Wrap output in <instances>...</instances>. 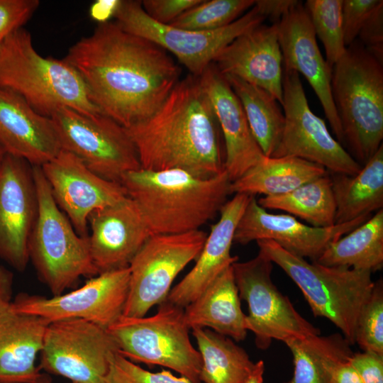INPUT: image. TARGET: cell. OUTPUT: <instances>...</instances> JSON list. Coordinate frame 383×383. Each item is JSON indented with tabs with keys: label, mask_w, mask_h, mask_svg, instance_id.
Masks as SVG:
<instances>
[{
	"label": "cell",
	"mask_w": 383,
	"mask_h": 383,
	"mask_svg": "<svg viewBox=\"0 0 383 383\" xmlns=\"http://www.w3.org/2000/svg\"><path fill=\"white\" fill-rule=\"evenodd\" d=\"M64 60L79 74L94 103L126 128L154 114L181 73L167 51L116 22L99 23Z\"/></svg>",
	"instance_id": "1"
},
{
	"label": "cell",
	"mask_w": 383,
	"mask_h": 383,
	"mask_svg": "<svg viewBox=\"0 0 383 383\" xmlns=\"http://www.w3.org/2000/svg\"><path fill=\"white\" fill-rule=\"evenodd\" d=\"M219 125L198 77L179 80L150 118L126 128L141 169L182 170L200 178L224 170Z\"/></svg>",
	"instance_id": "2"
},
{
	"label": "cell",
	"mask_w": 383,
	"mask_h": 383,
	"mask_svg": "<svg viewBox=\"0 0 383 383\" xmlns=\"http://www.w3.org/2000/svg\"><path fill=\"white\" fill-rule=\"evenodd\" d=\"M138 205L152 235L199 230L227 201L231 181L224 170L200 178L182 170L125 174L120 182Z\"/></svg>",
	"instance_id": "3"
},
{
	"label": "cell",
	"mask_w": 383,
	"mask_h": 383,
	"mask_svg": "<svg viewBox=\"0 0 383 383\" xmlns=\"http://www.w3.org/2000/svg\"><path fill=\"white\" fill-rule=\"evenodd\" d=\"M0 87L18 94L46 117L62 107L86 114L104 113L75 69L64 59L42 57L23 28L1 42Z\"/></svg>",
	"instance_id": "4"
},
{
	"label": "cell",
	"mask_w": 383,
	"mask_h": 383,
	"mask_svg": "<svg viewBox=\"0 0 383 383\" xmlns=\"http://www.w3.org/2000/svg\"><path fill=\"white\" fill-rule=\"evenodd\" d=\"M331 87L343 144L364 165L382 145L383 61L356 40L333 65Z\"/></svg>",
	"instance_id": "5"
},
{
	"label": "cell",
	"mask_w": 383,
	"mask_h": 383,
	"mask_svg": "<svg viewBox=\"0 0 383 383\" xmlns=\"http://www.w3.org/2000/svg\"><path fill=\"white\" fill-rule=\"evenodd\" d=\"M259 252L280 267L301 291L316 317L329 320L350 345L360 313L374 287L372 272L328 267L292 254L274 241H256Z\"/></svg>",
	"instance_id": "6"
},
{
	"label": "cell",
	"mask_w": 383,
	"mask_h": 383,
	"mask_svg": "<svg viewBox=\"0 0 383 383\" xmlns=\"http://www.w3.org/2000/svg\"><path fill=\"white\" fill-rule=\"evenodd\" d=\"M33 166L38 213L28 242V256L40 281L53 296L72 287L82 276L99 274L88 237L79 235L55 201L40 166Z\"/></svg>",
	"instance_id": "7"
},
{
	"label": "cell",
	"mask_w": 383,
	"mask_h": 383,
	"mask_svg": "<svg viewBox=\"0 0 383 383\" xmlns=\"http://www.w3.org/2000/svg\"><path fill=\"white\" fill-rule=\"evenodd\" d=\"M107 329L126 358L167 367L201 383V357L190 340L184 308L165 300L154 315L122 316Z\"/></svg>",
	"instance_id": "8"
},
{
	"label": "cell",
	"mask_w": 383,
	"mask_h": 383,
	"mask_svg": "<svg viewBox=\"0 0 383 383\" xmlns=\"http://www.w3.org/2000/svg\"><path fill=\"white\" fill-rule=\"evenodd\" d=\"M50 118L62 150L101 177L120 183L125 174L141 169L126 128L104 113L86 114L62 107Z\"/></svg>",
	"instance_id": "9"
},
{
	"label": "cell",
	"mask_w": 383,
	"mask_h": 383,
	"mask_svg": "<svg viewBox=\"0 0 383 383\" xmlns=\"http://www.w3.org/2000/svg\"><path fill=\"white\" fill-rule=\"evenodd\" d=\"M123 30L158 45L199 77L234 39L262 24L265 18L254 5L232 23L214 30H190L162 24L145 12L140 1H120L114 16Z\"/></svg>",
	"instance_id": "10"
},
{
	"label": "cell",
	"mask_w": 383,
	"mask_h": 383,
	"mask_svg": "<svg viewBox=\"0 0 383 383\" xmlns=\"http://www.w3.org/2000/svg\"><path fill=\"white\" fill-rule=\"evenodd\" d=\"M240 299L248 306L247 331L253 333L257 348L267 349L273 340H285L320 335V330L295 309L273 283V262L261 252L245 262L233 264Z\"/></svg>",
	"instance_id": "11"
},
{
	"label": "cell",
	"mask_w": 383,
	"mask_h": 383,
	"mask_svg": "<svg viewBox=\"0 0 383 383\" xmlns=\"http://www.w3.org/2000/svg\"><path fill=\"white\" fill-rule=\"evenodd\" d=\"M206 238L199 229L150 235L128 265L129 292L123 316H145L164 301L177 274L196 260Z\"/></svg>",
	"instance_id": "12"
},
{
	"label": "cell",
	"mask_w": 383,
	"mask_h": 383,
	"mask_svg": "<svg viewBox=\"0 0 383 383\" xmlns=\"http://www.w3.org/2000/svg\"><path fill=\"white\" fill-rule=\"evenodd\" d=\"M118 353L107 328L84 319L52 321L45 331L38 368L73 383H101Z\"/></svg>",
	"instance_id": "13"
},
{
	"label": "cell",
	"mask_w": 383,
	"mask_h": 383,
	"mask_svg": "<svg viewBox=\"0 0 383 383\" xmlns=\"http://www.w3.org/2000/svg\"><path fill=\"white\" fill-rule=\"evenodd\" d=\"M284 126L272 157L292 156L319 165L333 174L354 175L362 167L310 109L300 75L283 71Z\"/></svg>",
	"instance_id": "14"
},
{
	"label": "cell",
	"mask_w": 383,
	"mask_h": 383,
	"mask_svg": "<svg viewBox=\"0 0 383 383\" xmlns=\"http://www.w3.org/2000/svg\"><path fill=\"white\" fill-rule=\"evenodd\" d=\"M129 284L128 267L99 273L68 293L49 298L18 294L11 303L16 311L50 322L78 318L108 328L123 314Z\"/></svg>",
	"instance_id": "15"
},
{
	"label": "cell",
	"mask_w": 383,
	"mask_h": 383,
	"mask_svg": "<svg viewBox=\"0 0 383 383\" xmlns=\"http://www.w3.org/2000/svg\"><path fill=\"white\" fill-rule=\"evenodd\" d=\"M37 213L33 166L6 153L0 163V257L18 272L29 262L28 242Z\"/></svg>",
	"instance_id": "16"
},
{
	"label": "cell",
	"mask_w": 383,
	"mask_h": 383,
	"mask_svg": "<svg viewBox=\"0 0 383 383\" xmlns=\"http://www.w3.org/2000/svg\"><path fill=\"white\" fill-rule=\"evenodd\" d=\"M40 167L55 201L81 236L88 237L91 213L128 196L121 183L101 177L66 150Z\"/></svg>",
	"instance_id": "17"
},
{
	"label": "cell",
	"mask_w": 383,
	"mask_h": 383,
	"mask_svg": "<svg viewBox=\"0 0 383 383\" xmlns=\"http://www.w3.org/2000/svg\"><path fill=\"white\" fill-rule=\"evenodd\" d=\"M372 214L328 228L305 225L289 214L269 213L252 196L235 231L233 243L274 241L287 251L316 261L326 247L364 223Z\"/></svg>",
	"instance_id": "18"
},
{
	"label": "cell",
	"mask_w": 383,
	"mask_h": 383,
	"mask_svg": "<svg viewBox=\"0 0 383 383\" xmlns=\"http://www.w3.org/2000/svg\"><path fill=\"white\" fill-rule=\"evenodd\" d=\"M283 71L301 73L313 89L325 116L343 145L340 123L331 94V72L316 41L309 15L299 1L277 24Z\"/></svg>",
	"instance_id": "19"
},
{
	"label": "cell",
	"mask_w": 383,
	"mask_h": 383,
	"mask_svg": "<svg viewBox=\"0 0 383 383\" xmlns=\"http://www.w3.org/2000/svg\"><path fill=\"white\" fill-rule=\"evenodd\" d=\"M92 261L99 274L128 267L152 235L136 203L128 196L89 217Z\"/></svg>",
	"instance_id": "20"
},
{
	"label": "cell",
	"mask_w": 383,
	"mask_h": 383,
	"mask_svg": "<svg viewBox=\"0 0 383 383\" xmlns=\"http://www.w3.org/2000/svg\"><path fill=\"white\" fill-rule=\"evenodd\" d=\"M223 75L238 77L283 103L282 55L277 24H260L226 46L212 62Z\"/></svg>",
	"instance_id": "21"
},
{
	"label": "cell",
	"mask_w": 383,
	"mask_h": 383,
	"mask_svg": "<svg viewBox=\"0 0 383 383\" xmlns=\"http://www.w3.org/2000/svg\"><path fill=\"white\" fill-rule=\"evenodd\" d=\"M224 140V170L233 182L254 166L264 154L255 139L243 106L226 79L211 63L198 77Z\"/></svg>",
	"instance_id": "22"
},
{
	"label": "cell",
	"mask_w": 383,
	"mask_h": 383,
	"mask_svg": "<svg viewBox=\"0 0 383 383\" xmlns=\"http://www.w3.org/2000/svg\"><path fill=\"white\" fill-rule=\"evenodd\" d=\"M252 196L235 194L222 206L193 268L170 291L167 301L182 308L194 301L226 269L238 260L231 254L236 226Z\"/></svg>",
	"instance_id": "23"
},
{
	"label": "cell",
	"mask_w": 383,
	"mask_h": 383,
	"mask_svg": "<svg viewBox=\"0 0 383 383\" xmlns=\"http://www.w3.org/2000/svg\"><path fill=\"white\" fill-rule=\"evenodd\" d=\"M0 144L6 153L42 166L62 150L52 122L23 98L0 87Z\"/></svg>",
	"instance_id": "24"
},
{
	"label": "cell",
	"mask_w": 383,
	"mask_h": 383,
	"mask_svg": "<svg viewBox=\"0 0 383 383\" xmlns=\"http://www.w3.org/2000/svg\"><path fill=\"white\" fill-rule=\"evenodd\" d=\"M50 323L38 316L16 311L11 302L0 304V383H38L35 365Z\"/></svg>",
	"instance_id": "25"
},
{
	"label": "cell",
	"mask_w": 383,
	"mask_h": 383,
	"mask_svg": "<svg viewBox=\"0 0 383 383\" xmlns=\"http://www.w3.org/2000/svg\"><path fill=\"white\" fill-rule=\"evenodd\" d=\"M189 329L204 328L235 341L247 335L245 316L235 284L233 265L221 272L192 303L184 308Z\"/></svg>",
	"instance_id": "26"
},
{
	"label": "cell",
	"mask_w": 383,
	"mask_h": 383,
	"mask_svg": "<svg viewBox=\"0 0 383 383\" xmlns=\"http://www.w3.org/2000/svg\"><path fill=\"white\" fill-rule=\"evenodd\" d=\"M328 174L322 166L292 156L264 155L254 166L231 183V194L265 196L287 193Z\"/></svg>",
	"instance_id": "27"
},
{
	"label": "cell",
	"mask_w": 383,
	"mask_h": 383,
	"mask_svg": "<svg viewBox=\"0 0 383 383\" xmlns=\"http://www.w3.org/2000/svg\"><path fill=\"white\" fill-rule=\"evenodd\" d=\"M335 224L350 222L383 208V145L354 175L333 174Z\"/></svg>",
	"instance_id": "28"
},
{
	"label": "cell",
	"mask_w": 383,
	"mask_h": 383,
	"mask_svg": "<svg viewBox=\"0 0 383 383\" xmlns=\"http://www.w3.org/2000/svg\"><path fill=\"white\" fill-rule=\"evenodd\" d=\"M284 343L292 354L294 372L283 383H330L334 367L349 361L353 354L340 333L294 338Z\"/></svg>",
	"instance_id": "29"
},
{
	"label": "cell",
	"mask_w": 383,
	"mask_h": 383,
	"mask_svg": "<svg viewBox=\"0 0 383 383\" xmlns=\"http://www.w3.org/2000/svg\"><path fill=\"white\" fill-rule=\"evenodd\" d=\"M316 262L376 272L383 266V209L364 223L331 243Z\"/></svg>",
	"instance_id": "30"
},
{
	"label": "cell",
	"mask_w": 383,
	"mask_h": 383,
	"mask_svg": "<svg viewBox=\"0 0 383 383\" xmlns=\"http://www.w3.org/2000/svg\"><path fill=\"white\" fill-rule=\"evenodd\" d=\"M192 331L202 361L201 383H243L245 380L255 362L243 348L211 329Z\"/></svg>",
	"instance_id": "31"
},
{
	"label": "cell",
	"mask_w": 383,
	"mask_h": 383,
	"mask_svg": "<svg viewBox=\"0 0 383 383\" xmlns=\"http://www.w3.org/2000/svg\"><path fill=\"white\" fill-rule=\"evenodd\" d=\"M223 76L238 98L264 155L272 157L279 145L284 126L280 104L261 87L235 76Z\"/></svg>",
	"instance_id": "32"
},
{
	"label": "cell",
	"mask_w": 383,
	"mask_h": 383,
	"mask_svg": "<svg viewBox=\"0 0 383 383\" xmlns=\"http://www.w3.org/2000/svg\"><path fill=\"white\" fill-rule=\"evenodd\" d=\"M257 203L265 209L281 210L296 216L312 226L335 225V203L331 177L328 174L287 193L261 197Z\"/></svg>",
	"instance_id": "33"
},
{
	"label": "cell",
	"mask_w": 383,
	"mask_h": 383,
	"mask_svg": "<svg viewBox=\"0 0 383 383\" xmlns=\"http://www.w3.org/2000/svg\"><path fill=\"white\" fill-rule=\"evenodd\" d=\"M342 4L343 0H307L304 4L316 36L324 47L325 60L331 69L346 50Z\"/></svg>",
	"instance_id": "34"
},
{
	"label": "cell",
	"mask_w": 383,
	"mask_h": 383,
	"mask_svg": "<svg viewBox=\"0 0 383 383\" xmlns=\"http://www.w3.org/2000/svg\"><path fill=\"white\" fill-rule=\"evenodd\" d=\"M255 4V0H202L168 25L190 30H214L232 23Z\"/></svg>",
	"instance_id": "35"
},
{
	"label": "cell",
	"mask_w": 383,
	"mask_h": 383,
	"mask_svg": "<svg viewBox=\"0 0 383 383\" xmlns=\"http://www.w3.org/2000/svg\"><path fill=\"white\" fill-rule=\"evenodd\" d=\"M355 343L363 351L383 355V284L374 282L372 292L363 306L357 322Z\"/></svg>",
	"instance_id": "36"
},
{
	"label": "cell",
	"mask_w": 383,
	"mask_h": 383,
	"mask_svg": "<svg viewBox=\"0 0 383 383\" xmlns=\"http://www.w3.org/2000/svg\"><path fill=\"white\" fill-rule=\"evenodd\" d=\"M101 383H193L187 378L174 375L162 370L152 372L146 370L119 353L112 359L106 374Z\"/></svg>",
	"instance_id": "37"
},
{
	"label": "cell",
	"mask_w": 383,
	"mask_h": 383,
	"mask_svg": "<svg viewBox=\"0 0 383 383\" xmlns=\"http://www.w3.org/2000/svg\"><path fill=\"white\" fill-rule=\"evenodd\" d=\"M382 0H343L342 23L347 47L358 37L363 25Z\"/></svg>",
	"instance_id": "38"
},
{
	"label": "cell",
	"mask_w": 383,
	"mask_h": 383,
	"mask_svg": "<svg viewBox=\"0 0 383 383\" xmlns=\"http://www.w3.org/2000/svg\"><path fill=\"white\" fill-rule=\"evenodd\" d=\"M38 6V0H0V42L21 28Z\"/></svg>",
	"instance_id": "39"
},
{
	"label": "cell",
	"mask_w": 383,
	"mask_h": 383,
	"mask_svg": "<svg viewBox=\"0 0 383 383\" xmlns=\"http://www.w3.org/2000/svg\"><path fill=\"white\" fill-rule=\"evenodd\" d=\"M202 0H144L141 1L145 12L152 19L162 24H170Z\"/></svg>",
	"instance_id": "40"
},
{
	"label": "cell",
	"mask_w": 383,
	"mask_h": 383,
	"mask_svg": "<svg viewBox=\"0 0 383 383\" xmlns=\"http://www.w3.org/2000/svg\"><path fill=\"white\" fill-rule=\"evenodd\" d=\"M357 40L376 57L383 61V1L372 12Z\"/></svg>",
	"instance_id": "41"
},
{
	"label": "cell",
	"mask_w": 383,
	"mask_h": 383,
	"mask_svg": "<svg viewBox=\"0 0 383 383\" xmlns=\"http://www.w3.org/2000/svg\"><path fill=\"white\" fill-rule=\"evenodd\" d=\"M349 363L363 383H383V355L370 351L353 353Z\"/></svg>",
	"instance_id": "42"
},
{
	"label": "cell",
	"mask_w": 383,
	"mask_h": 383,
	"mask_svg": "<svg viewBox=\"0 0 383 383\" xmlns=\"http://www.w3.org/2000/svg\"><path fill=\"white\" fill-rule=\"evenodd\" d=\"M299 2L296 0H255L254 5L265 19H270L272 24H278Z\"/></svg>",
	"instance_id": "43"
},
{
	"label": "cell",
	"mask_w": 383,
	"mask_h": 383,
	"mask_svg": "<svg viewBox=\"0 0 383 383\" xmlns=\"http://www.w3.org/2000/svg\"><path fill=\"white\" fill-rule=\"evenodd\" d=\"M120 3L119 0H99L91 6L89 13L91 18L99 23L109 22L114 16Z\"/></svg>",
	"instance_id": "44"
},
{
	"label": "cell",
	"mask_w": 383,
	"mask_h": 383,
	"mask_svg": "<svg viewBox=\"0 0 383 383\" xmlns=\"http://www.w3.org/2000/svg\"><path fill=\"white\" fill-rule=\"evenodd\" d=\"M330 383H363L349 361L337 365L331 374Z\"/></svg>",
	"instance_id": "45"
},
{
	"label": "cell",
	"mask_w": 383,
	"mask_h": 383,
	"mask_svg": "<svg viewBox=\"0 0 383 383\" xmlns=\"http://www.w3.org/2000/svg\"><path fill=\"white\" fill-rule=\"evenodd\" d=\"M13 283V273L5 267L0 266V304L11 302Z\"/></svg>",
	"instance_id": "46"
},
{
	"label": "cell",
	"mask_w": 383,
	"mask_h": 383,
	"mask_svg": "<svg viewBox=\"0 0 383 383\" xmlns=\"http://www.w3.org/2000/svg\"><path fill=\"white\" fill-rule=\"evenodd\" d=\"M264 371L263 360H258L255 363L253 370L243 383H263Z\"/></svg>",
	"instance_id": "47"
},
{
	"label": "cell",
	"mask_w": 383,
	"mask_h": 383,
	"mask_svg": "<svg viewBox=\"0 0 383 383\" xmlns=\"http://www.w3.org/2000/svg\"><path fill=\"white\" fill-rule=\"evenodd\" d=\"M38 383H52V378L48 374H43Z\"/></svg>",
	"instance_id": "48"
},
{
	"label": "cell",
	"mask_w": 383,
	"mask_h": 383,
	"mask_svg": "<svg viewBox=\"0 0 383 383\" xmlns=\"http://www.w3.org/2000/svg\"><path fill=\"white\" fill-rule=\"evenodd\" d=\"M6 151L4 150V148L1 146V145L0 144V163L2 160V159L4 158V155H6Z\"/></svg>",
	"instance_id": "49"
},
{
	"label": "cell",
	"mask_w": 383,
	"mask_h": 383,
	"mask_svg": "<svg viewBox=\"0 0 383 383\" xmlns=\"http://www.w3.org/2000/svg\"><path fill=\"white\" fill-rule=\"evenodd\" d=\"M1 42H0V47H1Z\"/></svg>",
	"instance_id": "50"
},
{
	"label": "cell",
	"mask_w": 383,
	"mask_h": 383,
	"mask_svg": "<svg viewBox=\"0 0 383 383\" xmlns=\"http://www.w3.org/2000/svg\"><path fill=\"white\" fill-rule=\"evenodd\" d=\"M70 383H73V382H70Z\"/></svg>",
	"instance_id": "51"
}]
</instances>
